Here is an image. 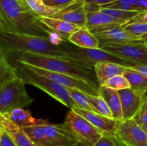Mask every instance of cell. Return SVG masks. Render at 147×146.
<instances>
[{
    "mask_svg": "<svg viewBox=\"0 0 147 146\" xmlns=\"http://www.w3.org/2000/svg\"><path fill=\"white\" fill-rule=\"evenodd\" d=\"M0 30L46 37L57 45L64 40L41 21L25 0H0Z\"/></svg>",
    "mask_w": 147,
    "mask_h": 146,
    "instance_id": "cell-1",
    "label": "cell"
},
{
    "mask_svg": "<svg viewBox=\"0 0 147 146\" xmlns=\"http://www.w3.org/2000/svg\"><path fill=\"white\" fill-rule=\"evenodd\" d=\"M0 53H2L9 60H17L49 71L71 75L82 79L98 88L99 87L94 68L82 65L73 60L42 55L26 51L0 50Z\"/></svg>",
    "mask_w": 147,
    "mask_h": 146,
    "instance_id": "cell-2",
    "label": "cell"
},
{
    "mask_svg": "<svg viewBox=\"0 0 147 146\" xmlns=\"http://www.w3.org/2000/svg\"><path fill=\"white\" fill-rule=\"evenodd\" d=\"M25 84L12 64L0 53V114L28 107L33 102Z\"/></svg>",
    "mask_w": 147,
    "mask_h": 146,
    "instance_id": "cell-3",
    "label": "cell"
},
{
    "mask_svg": "<svg viewBox=\"0 0 147 146\" xmlns=\"http://www.w3.org/2000/svg\"><path fill=\"white\" fill-rule=\"evenodd\" d=\"M0 50L30 52L35 54L73 60L69 58L68 56L60 50L59 46L55 44L50 39L32 34L8 32L1 30Z\"/></svg>",
    "mask_w": 147,
    "mask_h": 146,
    "instance_id": "cell-4",
    "label": "cell"
},
{
    "mask_svg": "<svg viewBox=\"0 0 147 146\" xmlns=\"http://www.w3.org/2000/svg\"><path fill=\"white\" fill-rule=\"evenodd\" d=\"M7 60L12 64L18 75L24 80L25 84H31L43 90L70 109L78 107L70 97L67 87L32 71L23 62L9 59H7Z\"/></svg>",
    "mask_w": 147,
    "mask_h": 146,
    "instance_id": "cell-5",
    "label": "cell"
},
{
    "mask_svg": "<svg viewBox=\"0 0 147 146\" xmlns=\"http://www.w3.org/2000/svg\"><path fill=\"white\" fill-rule=\"evenodd\" d=\"M58 46L69 58L82 65L93 68H94L97 63L100 62H111L126 67H133L136 64L113 55L101 48H82L75 45L65 39L60 42Z\"/></svg>",
    "mask_w": 147,
    "mask_h": 146,
    "instance_id": "cell-6",
    "label": "cell"
},
{
    "mask_svg": "<svg viewBox=\"0 0 147 146\" xmlns=\"http://www.w3.org/2000/svg\"><path fill=\"white\" fill-rule=\"evenodd\" d=\"M63 127L76 137L81 146H96L103 133L85 117L70 109L66 115Z\"/></svg>",
    "mask_w": 147,
    "mask_h": 146,
    "instance_id": "cell-7",
    "label": "cell"
},
{
    "mask_svg": "<svg viewBox=\"0 0 147 146\" xmlns=\"http://www.w3.org/2000/svg\"><path fill=\"white\" fill-rule=\"evenodd\" d=\"M24 64L32 71L59 83L64 87L77 89V90H79L80 91L88 94L96 96L99 95V91L98 87L92 85L91 84L82 80V79L73 77V76L66 74L49 71V70H45V69L40 68V67L30 65V64H27L26 63H24Z\"/></svg>",
    "mask_w": 147,
    "mask_h": 146,
    "instance_id": "cell-8",
    "label": "cell"
},
{
    "mask_svg": "<svg viewBox=\"0 0 147 146\" xmlns=\"http://www.w3.org/2000/svg\"><path fill=\"white\" fill-rule=\"evenodd\" d=\"M100 48L136 64H147V47L139 44L106 43Z\"/></svg>",
    "mask_w": 147,
    "mask_h": 146,
    "instance_id": "cell-9",
    "label": "cell"
},
{
    "mask_svg": "<svg viewBox=\"0 0 147 146\" xmlns=\"http://www.w3.org/2000/svg\"><path fill=\"white\" fill-rule=\"evenodd\" d=\"M117 133L128 146H147V133L134 118L121 121Z\"/></svg>",
    "mask_w": 147,
    "mask_h": 146,
    "instance_id": "cell-10",
    "label": "cell"
},
{
    "mask_svg": "<svg viewBox=\"0 0 147 146\" xmlns=\"http://www.w3.org/2000/svg\"><path fill=\"white\" fill-rule=\"evenodd\" d=\"M119 92L121 100L123 120L134 118L146 100V92L132 88L119 90Z\"/></svg>",
    "mask_w": 147,
    "mask_h": 146,
    "instance_id": "cell-11",
    "label": "cell"
},
{
    "mask_svg": "<svg viewBox=\"0 0 147 146\" xmlns=\"http://www.w3.org/2000/svg\"><path fill=\"white\" fill-rule=\"evenodd\" d=\"M100 41V44L106 43H117V44H144L146 41L140 37L134 35L126 31L124 27H116L103 31L94 33Z\"/></svg>",
    "mask_w": 147,
    "mask_h": 146,
    "instance_id": "cell-12",
    "label": "cell"
},
{
    "mask_svg": "<svg viewBox=\"0 0 147 146\" xmlns=\"http://www.w3.org/2000/svg\"><path fill=\"white\" fill-rule=\"evenodd\" d=\"M49 146H77L78 140L71 133L64 128L63 125H44Z\"/></svg>",
    "mask_w": 147,
    "mask_h": 146,
    "instance_id": "cell-13",
    "label": "cell"
},
{
    "mask_svg": "<svg viewBox=\"0 0 147 146\" xmlns=\"http://www.w3.org/2000/svg\"><path fill=\"white\" fill-rule=\"evenodd\" d=\"M72 110L85 117L93 125H94L96 128L100 130L103 133H117L118 127H119V123L121 122L119 120L106 117V116H103L99 113H95V112L83 110L79 107H76V108L72 109Z\"/></svg>",
    "mask_w": 147,
    "mask_h": 146,
    "instance_id": "cell-14",
    "label": "cell"
},
{
    "mask_svg": "<svg viewBox=\"0 0 147 146\" xmlns=\"http://www.w3.org/2000/svg\"><path fill=\"white\" fill-rule=\"evenodd\" d=\"M84 0H79L73 5L60 10L53 17L75 24L79 27H86L87 12L84 7Z\"/></svg>",
    "mask_w": 147,
    "mask_h": 146,
    "instance_id": "cell-15",
    "label": "cell"
},
{
    "mask_svg": "<svg viewBox=\"0 0 147 146\" xmlns=\"http://www.w3.org/2000/svg\"><path fill=\"white\" fill-rule=\"evenodd\" d=\"M0 125L8 132L17 146H37L22 128L11 121L5 115L0 114Z\"/></svg>",
    "mask_w": 147,
    "mask_h": 146,
    "instance_id": "cell-16",
    "label": "cell"
},
{
    "mask_svg": "<svg viewBox=\"0 0 147 146\" xmlns=\"http://www.w3.org/2000/svg\"><path fill=\"white\" fill-rule=\"evenodd\" d=\"M126 67V66L111 62H100L97 63L94 70L99 86L104 85L107 80L115 76L123 74Z\"/></svg>",
    "mask_w": 147,
    "mask_h": 146,
    "instance_id": "cell-17",
    "label": "cell"
},
{
    "mask_svg": "<svg viewBox=\"0 0 147 146\" xmlns=\"http://www.w3.org/2000/svg\"><path fill=\"white\" fill-rule=\"evenodd\" d=\"M99 95L101 96L108 105L110 107L113 114V118L122 121L123 113H122V104L120 94L118 90H113L106 85L99 86Z\"/></svg>",
    "mask_w": 147,
    "mask_h": 146,
    "instance_id": "cell-18",
    "label": "cell"
},
{
    "mask_svg": "<svg viewBox=\"0 0 147 146\" xmlns=\"http://www.w3.org/2000/svg\"><path fill=\"white\" fill-rule=\"evenodd\" d=\"M70 42L82 48H100V42L93 33L86 27H80L67 39Z\"/></svg>",
    "mask_w": 147,
    "mask_h": 146,
    "instance_id": "cell-19",
    "label": "cell"
},
{
    "mask_svg": "<svg viewBox=\"0 0 147 146\" xmlns=\"http://www.w3.org/2000/svg\"><path fill=\"white\" fill-rule=\"evenodd\" d=\"M40 19L50 29L65 40H67L72 34L80 28L75 24L55 17H40Z\"/></svg>",
    "mask_w": 147,
    "mask_h": 146,
    "instance_id": "cell-20",
    "label": "cell"
},
{
    "mask_svg": "<svg viewBox=\"0 0 147 146\" xmlns=\"http://www.w3.org/2000/svg\"><path fill=\"white\" fill-rule=\"evenodd\" d=\"M3 115H5L11 121L21 127L25 126L44 125L48 123L47 120L34 118L32 116L29 110H24V108H15L11 110L9 113Z\"/></svg>",
    "mask_w": 147,
    "mask_h": 146,
    "instance_id": "cell-21",
    "label": "cell"
},
{
    "mask_svg": "<svg viewBox=\"0 0 147 146\" xmlns=\"http://www.w3.org/2000/svg\"><path fill=\"white\" fill-rule=\"evenodd\" d=\"M102 8H113L128 11H147V0H117L116 1L100 6Z\"/></svg>",
    "mask_w": 147,
    "mask_h": 146,
    "instance_id": "cell-22",
    "label": "cell"
},
{
    "mask_svg": "<svg viewBox=\"0 0 147 146\" xmlns=\"http://www.w3.org/2000/svg\"><path fill=\"white\" fill-rule=\"evenodd\" d=\"M123 74L129 80L131 84V88L146 92L147 77L146 76L130 67H126Z\"/></svg>",
    "mask_w": 147,
    "mask_h": 146,
    "instance_id": "cell-23",
    "label": "cell"
},
{
    "mask_svg": "<svg viewBox=\"0 0 147 146\" xmlns=\"http://www.w3.org/2000/svg\"><path fill=\"white\" fill-rule=\"evenodd\" d=\"M44 125L25 126L22 128L37 146H49Z\"/></svg>",
    "mask_w": 147,
    "mask_h": 146,
    "instance_id": "cell-24",
    "label": "cell"
},
{
    "mask_svg": "<svg viewBox=\"0 0 147 146\" xmlns=\"http://www.w3.org/2000/svg\"><path fill=\"white\" fill-rule=\"evenodd\" d=\"M25 1L30 9L40 17H52L60 11L58 9L50 7L45 4L43 0H25Z\"/></svg>",
    "mask_w": 147,
    "mask_h": 146,
    "instance_id": "cell-25",
    "label": "cell"
},
{
    "mask_svg": "<svg viewBox=\"0 0 147 146\" xmlns=\"http://www.w3.org/2000/svg\"><path fill=\"white\" fill-rule=\"evenodd\" d=\"M67 89L71 98L76 103L79 108L97 113L96 109L93 107V106L89 101L87 97V94L80 91L79 90H77V89L70 88V87H67Z\"/></svg>",
    "mask_w": 147,
    "mask_h": 146,
    "instance_id": "cell-26",
    "label": "cell"
},
{
    "mask_svg": "<svg viewBox=\"0 0 147 146\" xmlns=\"http://www.w3.org/2000/svg\"><path fill=\"white\" fill-rule=\"evenodd\" d=\"M100 11L116 19L121 20V21L127 23L133 19L134 17H136L140 13V11H128V10L120 9L102 8V7H100Z\"/></svg>",
    "mask_w": 147,
    "mask_h": 146,
    "instance_id": "cell-27",
    "label": "cell"
},
{
    "mask_svg": "<svg viewBox=\"0 0 147 146\" xmlns=\"http://www.w3.org/2000/svg\"><path fill=\"white\" fill-rule=\"evenodd\" d=\"M87 97L90 102L91 103L93 107L96 109L98 113L103 116H106V117H110V118H113V114H112L110 107H109L106 100L101 96L91 95V94H87Z\"/></svg>",
    "mask_w": 147,
    "mask_h": 146,
    "instance_id": "cell-28",
    "label": "cell"
},
{
    "mask_svg": "<svg viewBox=\"0 0 147 146\" xmlns=\"http://www.w3.org/2000/svg\"><path fill=\"white\" fill-rule=\"evenodd\" d=\"M96 146H128L117 133H103Z\"/></svg>",
    "mask_w": 147,
    "mask_h": 146,
    "instance_id": "cell-29",
    "label": "cell"
},
{
    "mask_svg": "<svg viewBox=\"0 0 147 146\" xmlns=\"http://www.w3.org/2000/svg\"><path fill=\"white\" fill-rule=\"evenodd\" d=\"M104 85L113 89V90H118V91L131 88V84L129 80L123 74L116 75L112 78L109 79V80L106 82Z\"/></svg>",
    "mask_w": 147,
    "mask_h": 146,
    "instance_id": "cell-30",
    "label": "cell"
},
{
    "mask_svg": "<svg viewBox=\"0 0 147 146\" xmlns=\"http://www.w3.org/2000/svg\"><path fill=\"white\" fill-rule=\"evenodd\" d=\"M126 31L134 35L141 37L147 33V24L146 23H127L124 27Z\"/></svg>",
    "mask_w": 147,
    "mask_h": 146,
    "instance_id": "cell-31",
    "label": "cell"
},
{
    "mask_svg": "<svg viewBox=\"0 0 147 146\" xmlns=\"http://www.w3.org/2000/svg\"><path fill=\"white\" fill-rule=\"evenodd\" d=\"M78 1L79 0H43L45 4L47 5L60 10L64 9Z\"/></svg>",
    "mask_w": 147,
    "mask_h": 146,
    "instance_id": "cell-32",
    "label": "cell"
},
{
    "mask_svg": "<svg viewBox=\"0 0 147 146\" xmlns=\"http://www.w3.org/2000/svg\"><path fill=\"white\" fill-rule=\"evenodd\" d=\"M0 146H17L8 132L0 125Z\"/></svg>",
    "mask_w": 147,
    "mask_h": 146,
    "instance_id": "cell-33",
    "label": "cell"
},
{
    "mask_svg": "<svg viewBox=\"0 0 147 146\" xmlns=\"http://www.w3.org/2000/svg\"><path fill=\"white\" fill-rule=\"evenodd\" d=\"M134 119L142 127L147 124V99Z\"/></svg>",
    "mask_w": 147,
    "mask_h": 146,
    "instance_id": "cell-34",
    "label": "cell"
},
{
    "mask_svg": "<svg viewBox=\"0 0 147 146\" xmlns=\"http://www.w3.org/2000/svg\"><path fill=\"white\" fill-rule=\"evenodd\" d=\"M128 23H146L147 24V11H142Z\"/></svg>",
    "mask_w": 147,
    "mask_h": 146,
    "instance_id": "cell-35",
    "label": "cell"
},
{
    "mask_svg": "<svg viewBox=\"0 0 147 146\" xmlns=\"http://www.w3.org/2000/svg\"><path fill=\"white\" fill-rule=\"evenodd\" d=\"M116 1H117V0H84L86 3H91V4H97L99 6L106 5V4H110V3Z\"/></svg>",
    "mask_w": 147,
    "mask_h": 146,
    "instance_id": "cell-36",
    "label": "cell"
},
{
    "mask_svg": "<svg viewBox=\"0 0 147 146\" xmlns=\"http://www.w3.org/2000/svg\"><path fill=\"white\" fill-rule=\"evenodd\" d=\"M130 67L137 70L147 77V64H135L133 67Z\"/></svg>",
    "mask_w": 147,
    "mask_h": 146,
    "instance_id": "cell-37",
    "label": "cell"
},
{
    "mask_svg": "<svg viewBox=\"0 0 147 146\" xmlns=\"http://www.w3.org/2000/svg\"><path fill=\"white\" fill-rule=\"evenodd\" d=\"M140 37L143 40H145V41H146V46L147 47V33H146V34H143V35H142Z\"/></svg>",
    "mask_w": 147,
    "mask_h": 146,
    "instance_id": "cell-38",
    "label": "cell"
},
{
    "mask_svg": "<svg viewBox=\"0 0 147 146\" xmlns=\"http://www.w3.org/2000/svg\"><path fill=\"white\" fill-rule=\"evenodd\" d=\"M143 127L144 130L145 131H146V133H147V124L146 125H144V127Z\"/></svg>",
    "mask_w": 147,
    "mask_h": 146,
    "instance_id": "cell-39",
    "label": "cell"
}]
</instances>
